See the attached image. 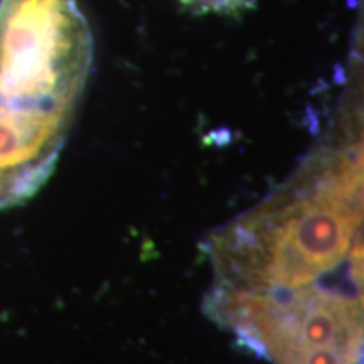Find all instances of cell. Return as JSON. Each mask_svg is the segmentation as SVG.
<instances>
[{
  "label": "cell",
  "instance_id": "6da1fadb",
  "mask_svg": "<svg viewBox=\"0 0 364 364\" xmlns=\"http://www.w3.org/2000/svg\"><path fill=\"white\" fill-rule=\"evenodd\" d=\"M361 150L329 147L247 216L211 236L220 287L295 290L361 260Z\"/></svg>",
  "mask_w": 364,
  "mask_h": 364
},
{
  "label": "cell",
  "instance_id": "7a4b0ae2",
  "mask_svg": "<svg viewBox=\"0 0 364 364\" xmlns=\"http://www.w3.org/2000/svg\"><path fill=\"white\" fill-rule=\"evenodd\" d=\"M208 304L209 316L275 364H361V294L216 285Z\"/></svg>",
  "mask_w": 364,
  "mask_h": 364
},
{
  "label": "cell",
  "instance_id": "3957f363",
  "mask_svg": "<svg viewBox=\"0 0 364 364\" xmlns=\"http://www.w3.org/2000/svg\"><path fill=\"white\" fill-rule=\"evenodd\" d=\"M90 65L76 0H0V102L75 115Z\"/></svg>",
  "mask_w": 364,
  "mask_h": 364
},
{
  "label": "cell",
  "instance_id": "277c9868",
  "mask_svg": "<svg viewBox=\"0 0 364 364\" xmlns=\"http://www.w3.org/2000/svg\"><path fill=\"white\" fill-rule=\"evenodd\" d=\"M177 2L196 16H206V14L238 16L257 6V0H177Z\"/></svg>",
  "mask_w": 364,
  "mask_h": 364
}]
</instances>
